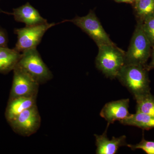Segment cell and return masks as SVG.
Instances as JSON below:
<instances>
[{
	"mask_svg": "<svg viewBox=\"0 0 154 154\" xmlns=\"http://www.w3.org/2000/svg\"><path fill=\"white\" fill-rule=\"evenodd\" d=\"M132 150L141 149L147 154H154V141H149L145 139L143 136L140 142L136 144H127Z\"/></svg>",
	"mask_w": 154,
	"mask_h": 154,
	"instance_id": "18",
	"label": "cell"
},
{
	"mask_svg": "<svg viewBox=\"0 0 154 154\" xmlns=\"http://www.w3.org/2000/svg\"><path fill=\"white\" fill-rule=\"evenodd\" d=\"M134 1V2H136L137 1V0H133Z\"/></svg>",
	"mask_w": 154,
	"mask_h": 154,
	"instance_id": "22",
	"label": "cell"
},
{
	"mask_svg": "<svg viewBox=\"0 0 154 154\" xmlns=\"http://www.w3.org/2000/svg\"><path fill=\"white\" fill-rule=\"evenodd\" d=\"M109 125L107 124L106 130L103 134H95L96 154H116L120 147L127 145L126 137L125 135H122L118 137H113L111 140L107 137V130Z\"/></svg>",
	"mask_w": 154,
	"mask_h": 154,
	"instance_id": "10",
	"label": "cell"
},
{
	"mask_svg": "<svg viewBox=\"0 0 154 154\" xmlns=\"http://www.w3.org/2000/svg\"><path fill=\"white\" fill-rule=\"evenodd\" d=\"M117 2H124L127 3H132L134 2L133 0H115Z\"/></svg>",
	"mask_w": 154,
	"mask_h": 154,
	"instance_id": "21",
	"label": "cell"
},
{
	"mask_svg": "<svg viewBox=\"0 0 154 154\" xmlns=\"http://www.w3.org/2000/svg\"><path fill=\"white\" fill-rule=\"evenodd\" d=\"M148 72L146 65L125 64L116 78L136 99L151 93Z\"/></svg>",
	"mask_w": 154,
	"mask_h": 154,
	"instance_id": "1",
	"label": "cell"
},
{
	"mask_svg": "<svg viewBox=\"0 0 154 154\" xmlns=\"http://www.w3.org/2000/svg\"><path fill=\"white\" fill-rule=\"evenodd\" d=\"M129 102V99H125L108 102L101 110L100 116L109 125L116 121L120 122L131 115L128 111Z\"/></svg>",
	"mask_w": 154,
	"mask_h": 154,
	"instance_id": "9",
	"label": "cell"
},
{
	"mask_svg": "<svg viewBox=\"0 0 154 154\" xmlns=\"http://www.w3.org/2000/svg\"><path fill=\"white\" fill-rule=\"evenodd\" d=\"M124 125L136 127L144 130L154 128V117L142 112H136L120 122Z\"/></svg>",
	"mask_w": 154,
	"mask_h": 154,
	"instance_id": "14",
	"label": "cell"
},
{
	"mask_svg": "<svg viewBox=\"0 0 154 154\" xmlns=\"http://www.w3.org/2000/svg\"><path fill=\"white\" fill-rule=\"evenodd\" d=\"M17 66L31 76L39 85L47 82L53 77L36 48L27 50L22 52Z\"/></svg>",
	"mask_w": 154,
	"mask_h": 154,
	"instance_id": "4",
	"label": "cell"
},
{
	"mask_svg": "<svg viewBox=\"0 0 154 154\" xmlns=\"http://www.w3.org/2000/svg\"><path fill=\"white\" fill-rule=\"evenodd\" d=\"M143 22V28L152 47H154V14L146 17Z\"/></svg>",
	"mask_w": 154,
	"mask_h": 154,
	"instance_id": "17",
	"label": "cell"
},
{
	"mask_svg": "<svg viewBox=\"0 0 154 154\" xmlns=\"http://www.w3.org/2000/svg\"><path fill=\"white\" fill-rule=\"evenodd\" d=\"M8 38L5 32L0 28V47H7Z\"/></svg>",
	"mask_w": 154,
	"mask_h": 154,
	"instance_id": "19",
	"label": "cell"
},
{
	"mask_svg": "<svg viewBox=\"0 0 154 154\" xmlns=\"http://www.w3.org/2000/svg\"><path fill=\"white\" fill-rule=\"evenodd\" d=\"M87 33L99 47L104 45H114L93 11L82 17L69 20Z\"/></svg>",
	"mask_w": 154,
	"mask_h": 154,
	"instance_id": "5",
	"label": "cell"
},
{
	"mask_svg": "<svg viewBox=\"0 0 154 154\" xmlns=\"http://www.w3.org/2000/svg\"><path fill=\"white\" fill-rule=\"evenodd\" d=\"M136 112H142L154 117V96L151 93L135 99Z\"/></svg>",
	"mask_w": 154,
	"mask_h": 154,
	"instance_id": "15",
	"label": "cell"
},
{
	"mask_svg": "<svg viewBox=\"0 0 154 154\" xmlns=\"http://www.w3.org/2000/svg\"><path fill=\"white\" fill-rule=\"evenodd\" d=\"M12 14L16 21L25 23L27 27L48 23L47 20L42 17L38 11L28 2L14 9Z\"/></svg>",
	"mask_w": 154,
	"mask_h": 154,
	"instance_id": "11",
	"label": "cell"
},
{
	"mask_svg": "<svg viewBox=\"0 0 154 154\" xmlns=\"http://www.w3.org/2000/svg\"><path fill=\"white\" fill-rule=\"evenodd\" d=\"M37 97H20L9 99L6 108L5 116L8 122L24 110L36 105Z\"/></svg>",
	"mask_w": 154,
	"mask_h": 154,
	"instance_id": "12",
	"label": "cell"
},
{
	"mask_svg": "<svg viewBox=\"0 0 154 154\" xmlns=\"http://www.w3.org/2000/svg\"><path fill=\"white\" fill-rule=\"evenodd\" d=\"M142 24V21L138 20L128 50L125 52V64L145 66L150 56L151 44Z\"/></svg>",
	"mask_w": 154,
	"mask_h": 154,
	"instance_id": "3",
	"label": "cell"
},
{
	"mask_svg": "<svg viewBox=\"0 0 154 154\" xmlns=\"http://www.w3.org/2000/svg\"><path fill=\"white\" fill-rule=\"evenodd\" d=\"M134 8L138 20L143 21L154 14V0H137L135 2Z\"/></svg>",
	"mask_w": 154,
	"mask_h": 154,
	"instance_id": "16",
	"label": "cell"
},
{
	"mask_svg": "<svg viewBox=\"0 0 154 154\" xmlns=\"http://www.w3.org/2000/svg\"><path fill=\"white\" fill-rule=\"evenodd\" d=\"M55 25L54 23H48L15 29L14 33L17 35L18 40L14 49L20 53L31 48H36L46 31Z\"/></svg>",
	"mask_w": 154,
	"mask_h": 154,
	"instance_id": "6",
	"label": "cell"
},
{
	"mask_svg": "<svg viewBox=\"0 0 154 154\" xmlns=\"http://www.w3.org/2000/svg\"><path fill=\"white\" fill-rule=\"evenodd\" d=\"M146 66L149 71L150 70L154 69V48L152 52L151 61L148 65H146Z\"/></svg>",
	"mask_w": 154,
	"mask_h": 154,
	"instance_id": "20",
	"label": "cell"
},
{
	"mask_svg": "<svg viewBox=\"0 0 154 154\" xmlns=\"http://www.w3.org/2000/svg\"><path fill=\"white\" fill-rule=\"evenodd\" d=\"M10 99L17 97H37L39 83L17 65L14 69Z\"/></svg>",
	"mask_w": 154,
	"mask_h": 154,
	"instance_id": "8",
	"label": "cell"
},
{
	"mask_svg": "<svg viewBox=\"0 0 154 154\" xmlns=\"http://www.w3.org/2000/svg\"><path fill=\"white\" fill-rule=\"evenodd\" d=\"M16 49L0 47V73L6 74L14 70L21 57Z\"/></svg>",
	"mask_w": 154,
	"mask_h": 154,
	"instance_id": "13",
	"label": "cell"
},
{
	"mask_svg": "<svg viewBox=\"0 0 154 154\" xmlns=\"http://www.w3.org/2000/svg\"><path fill=\"white\" fill-rule=\"evenodd\" d=\"M98 47L96 67L107 78H116L125 64V52L115 44L104 45Z\"/></svg>",
	"mask_w": 154,
	"mask_h": 154,
	"instance_id": "2",
	"label": "cell"
},
{
	"mask_svg": "<svg viewBox=\"0 0 154 154\" xmlns=\"http://www.w3.org/2000/svg\"><path fill=\"white\" fill-rule=\"evenodd\" d=\"M41 119L37 106L24 110L9 122L15 132L24 137L34 134L41 125Z\"/></svg>",
	"mask_w": 154,
	"mask_h": 154,
	"instance_id": "7",
	"label": "cell"
}]
</instances>
